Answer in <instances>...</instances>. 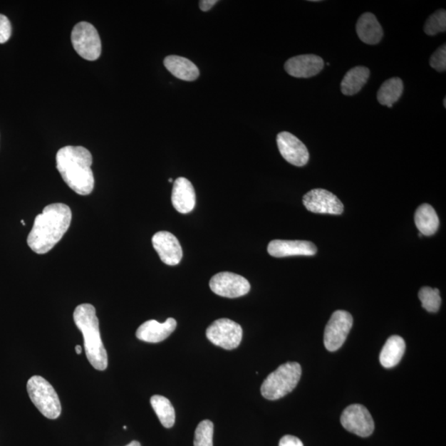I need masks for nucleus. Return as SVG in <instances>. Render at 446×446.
I'll return each instance as SVG.
<instances>
[{"instance_id":"f257e3e1","label":"nucleus","mask_w":446,"mask_h":446,"mask_svg":"<svg viewBox=\"0 0 446 446\" xmlns=\"http://www.w3.org/2000/svg\"><path fill=\"white\" fill-rule=\"evenodd\" d=\"M71 219L68 205L58 203L44 207L43 212L36 217L28 237L31 250L39 255L49 252L68 231Z\"/></svg>"},{"instance_id":"f03ea898","label":"nucleus","mask_w":446,"mask_h":446,"mask_svg":"<svg viewBox=\"0 0 446 446\" xmlns=\"http://www.w3.org/2000/svg\"><path fill=\"white\" fill-rule=\"evenodd\" d=\"M56 168L66 184L76 194L86 196L95 188L92 155L83 147L67 146L56 153Z\"/></svg>"},{"instance_id":"7ed1b4c3","label":"nucleus","mask_w":446,"mask_h":446,"mask_svg":"<svg viewBox=\"0 0 446 446\" xmlns=\"http://www.w3.org/2000/svg\"><path fill=\"white\" fill-rule=\"evenodd\" d=\"M74 321L84 336L88 361L95 369L105 370L108 367V354L101 339L100 323L95 307L90 304L78 306L74 312Z\"/></svg>"},{"instance_id":"20e7f679","label":"nucleus","mask_w":446,"mask_h":446,"mask_svg":"<svg viewBox=\"0 0 446 446\" xmlns=\"http://www.w3.org/2000/svg\"><path fill=\"white\" fill-rule=\"evenodd\" d=\"M302 375V368L297 362H288L280 365L269 375L261 385V394L268 400L286 396L298 385Z\"/></svg>"},{"instance_id":"39448f33","label":"nucleus","mask_w":446,"mask_h":446,"mask_svg":"<svg viewBox=\"0 0 446 446\" xmlns=\"http://www.w3.org/2000/svg\"><path fill=\"white\" fill-rule=\"evenodd\" d=\"M27 390L31 400L46 418H58L61 405L58 395L53 385L44 378L35 375L30 378Z\"/></svg>"},{"instance_id":"423d86ee","label":"nucleus","mask_w":446,"mask_h":446,"mask_svg":"<svg viewBox=\"0 0 446 446\" xmlns=\"http://www.w3.org/2000/svg\"><path fill=\"white\" fill-rule=\"evenodd\" d=\"M72 45L76 53L87 61L100 58L102 44L98 31L91 24H77L71 33Z\"/></svg>"},{"instance_id":"0eeeda50","label":"nucleus","mask_w":446,"mask_h":446,"mask_svg":"<svg viewBox=\"0 0 446 446\" xmlns=\"http://www.w3.org/2000/svg\"><path fill=\"white\" fill-rule=\"evenodd\" d=\"M207 338L212 344L225 350L237 348L243 336L242 326L230 319L222 318L214 321L206 331Z\"/></svg>"},{"instance_id":"6e6552de","label":"nucleus","mask_w":446,"mask_h":446,"mask_svg":"<svg viewBox=\"0 0 446 446\" xmlns=\"http://www.w3.org/2000/svg\"><path fill=\"white\" fill-rule=\"evenodd\" d=\"M353 326V318L343 310L336 311L331 315L324 331V345L326 350L336 351L345 343Z\"/></svg>"},{"instance_id":"1a4fd4ad","label":"nucleus","mask_w":446,"mask_h":446,"mask_svg":"<svg viewBox=\"0 0 446 446\" xmlns=\"http://www.w3.org/2000/svg\"><path fill=\"white\" fill-rule=\"evenodd\" d=\"M212 292L221 297L235 299L250 292L251 284L246 278L231 272H221L210 279Z\"/></svg>"},{"instance_id":"9d476101","label":"nucleus","mask_w":446,"mask_h":446,"mask_svg":"<svg viewBox=\"0 0 446 446\" xmlns=\"http://www.w3.org/2000/svg\"><path fill=\"white\" fill-rule=\"evenodd\" d=\"M341 422L346 430L361 437H370L375 430L371 414L361 404L347 407L342 413Z\"/></svg>"},{"instance_id":"9b49d317","label":"nucleus","mask_w":446,"mask_h":446,"mask_svg":"<svg viewBox=\"0 0 446 446\" xmlns=\"http://www.w3.org/2000/svg\"><path fill=\"white\" fill-rule=\"evenodd\" d=\"M304 205L315 214L340 215L344 211V205L337 197L323 189H315L304 196Z\"/></svg>"},{"instance_id":"f8f14e48","label":"nucleus","mask_w":446,"mask_h":446,"mask_svg":"<svg viewBox=\"0 0 446 446\" xmlns=\"http://www.w3.org/2000/svg\"><path fill=\"white\" fill-rule=\"evenodd\" d=\"M277 145L283 158L295 167H304L309 160L307 147L294 135L282 132L278 134Z\"/></svg>"},{"instance_id":"ddd939ff","label":"nucleus","mask_w":446,"mask_h":446,"mask_svg":"<svg viewBox=\"0 0 446 446\" xmlns=\"http://www.w3.org/2000/svg\"><path fill=\"white\" fill-rule=\"evenodd\" d=\"M152 245L160 260L168 266H176L183 257L179 240L169 232L155 233L152 237Z\"/></svg>"},{"instance_id":"4468645a","label":"nucleus","mask_w":446,"mask_h":446,"mask_svg":"<svg viewBox=\"0 0 446 446\" xmlns=\"http://www.w3.org/2000/svg\"><path fill=\"white\" fill-rule=\"evenodd\" d=\"M324 67L321 57L313 54L294 56L286 61L284 69L295 78H311L320 73Z\"/></svg>"},{"instance_id":"2eb2a0df","label":"nucleus","mask_w":446,"mask_h":446,"mask_svg":"<svg viewBox=\"0 0 446 446\" xmlns=\"http://www.w3.org/2000/svg\"><path fill=\"white\" fill-rule=\"evenodd\" d=\"M268 253L273 257L312 256L318 252L313 242L308 241L274 240L269 243Z\"/></svg>"},{"instance_id":"dca6fc26","label":"nucleus","mask_w":446,"mask_h":446,"mask_svg":"<svg viewBox=\"0 0 446 446\" xmlns=\"http://www.w3.org/2000/svg\"><path fill=\"white\" fill-rule=\"evenodd\" d=\"M177 326V321L168 318L163 323L155 320H149L139 326L136 336L138 339L149 343H159L168 338Z\"/></svg>"},{"instance_id":"f3484780","label":"nucleus","mask_w":446,"mask_h":446,"mask_svg":"<svg viewBox=\"0 0 446 446\" xmlns=\"http://www.w3.org/2000/svg\"><path fill=\"white\" fill-rule=\"evenodd\" d=\"M171 201L175 210L180 214H189L194 210L196 195L194 186L189 180L180 177L175 181Z\"/></svg>"},{"instance_id":"a211bd4d","label":"nucleus","mask_w":446,"mask_h":446,"mask_svg":"<svg viewBox=\"0 0 446 446\" xmlns=\"http://www.w3.org/2000/svg\"><path fill=\"white\" fill-rule=\"evenodd\" d=\"M358 37L368 45H376L383 38V31L375 14H362L356 24Z\"/></svg>"},{"instance_id":"6ab92c4d","label":"nucleus","mask_w":446,"mask_h":446,"mask_svg":"<svg viewBox=\"0 0 446 446\" xmlns=\"http://www.w3.org/2000/svg\"><path fill=\"white\" fill-rule=\"evenodd\" d=\"M164 66L171 74L180 80L195 81L199 76L198 67L185 57L168 56L164 60Z\"/></svg>"},{"instance_id":"aec40b11","label":"nucleus","mask_w":446,"mask_h":446,"mask_svg":"<svg viewBox=\"0 0 446 446\" xmlns=\"http://www.w3.org/2000/svg\"><path fill=\"white\" fill-rule=\"evenodd\" d=\"M405 341L399 336H392L383 346L380 356L381 365L390 369L398 365L405 352Z\"/></svg>"},{"instance_id":"412c9836","label":"nucleus","mask_w":446,"mask_h":446,"mask_svg":"<svg viewBox=\"0 0 446 446\" xmlns=\"http://www.w3.org/2000/svg\"><path fill=\"white\" fill-rule=\"evenodd\" d=\"M415 224L423 236H432L437 232L440 225L439 217L432 206L424 204L415 212Z\"/></svg>"},{"instance_id":"4be33fe9","label":"nucleus","mask_w":446,"mask_h":446,"mask_svg":"<svg viewBox=\"0 0 446 446\" xmlns=\"http://www.w3.org/2000/svg\"><path fill=\"white\" fill-rule=\"evenodd\" d=\"M370 71L367 67L356 66L351 69L341 81V89L342 93L351 96L359 93L369 80Z\"/></svg>"},{"instance_id":"5701e85b","label":"nucleus","mask_w":446,"mask_h":446,"mask_svg":"<svg viewBox=\"0 0 446 446\" xmlns=\"http://www.w3.org/2000/svg\"><path fill=\"white\" fill-rule=\"evenodd\" d=\"M403 93V82L398 77H393L391 79L383 83V85L377 93L378 101L380 105L392 108Z\"/></svg>"},{"instance_id":"b1692460","label":"nucleus","mask_w":446,"mask_h":446,"mask_svg":"<svg viewBox=\"0 0 446 446\" xmlns=\"http://www.w3.org/2000/svg\"><path fill=\"white\" fill-rule=\"evenodd\" d=\"M150 404L160 423L165 428H171L175 422V408L169 399L160 395H154L150 398Z\"/></svg>"},{"instance_id":"393cba45","label":"nucleus","mask_w":446,"mask_h":446,"mask_svg":"<svg viewBox=\"0 0 446 446\" xmlns=\"http://www.w3.org/2000/svg\"><path fill=\"white\" fill-rule=\"evenodd\" d=\"M419 299L421 300L422 307L430 313H437L442 304V299L437 289L423 287L418 294Z\"/></svg>"},{"instance_id":"a878e982","label":"nucleus","mask_w":446,"mask_h":446,"mask_svg":"<svg viewBox=\"0 0 446 446\" xmlns=\"http://www.w3.org/2000/svg\"><path fill=\"white\" fill-rule=\"evenodd\" d=\"M446 29V11L445 9L437 10L427 20L424 26L425 33L435 36L440 33H445Z\"/></svg>"},{"instance_id":"bb28decb","label":"nucleus","mask_w":446,"mask_h":446,"mask_svg":"<svg viewBox=\"0 0 446 446\" xmlns=\"http://www.w3.org/2000/svg\"><path fill=\"white\" fill-rule=\"evenodd\" d=\"M214 423L209 420L201 422L195 430V446H214Z\"/></svg>"},{"instance_id":"cd10ccee","label":"nucleus","mask_w":446,"mask_h":446,"mask_svg":"<svg viewBox=\"0 0 446 446\" xmlns=\"http://www.w3.org/2000/svg\"><path fill=\"white\" fill-rule=\"evenodd\" d=\"M430 66L439 72L445 71L446 69V46H440L435 51L430 59Z\"/></svg>"},{"instance_id":"c85d7f7f","label":"nucleus","mask_w":446,"mask_h":446,"mask_svg":"<svg viewBox=\"0 0 446 446\" xmlns=\"http://www.w3.org/2000/svg\"><path fill=\"white\" fill-rule=\"evenodd\" d=\"M12 27L9 19L0 14V44L6 43L11 37Z\"/></svg>"},{"instance_id":"c756f323","label":"nucleus","mask_w":446,"mask_h":446,"mask_svg":"<svg viewBox=\"0 0 446 446\" xmlns=\"http://www.w3.org/2000/svg\"><path fill=\"white\" fill-rule=\"evenodd\" d=\"M279 446H304V444L298 437L288 435L280 440Z\"/></svg>"},{"instance_id":"7c9ffc66","label":"nucleus","mask_w":446,"mask_h":446,"mask_svg":"<svg viewBox=\"0 0 446 446\" xmlns=\"http://www.w3.org/2000/svg\"><path fill=\"white\" fill-rule=\"evenodd\" d=\"M217 3V0H202L199 2V8L202 11H209Z\"/></svg>"},{"instance_id":"2f4dec72","label":"nucleus","mask_w":446,"mask_h":446,"mask_svg":"<svg viewBox=\"0 0 446 446\" xmlns=\"http://www.w3.org/2000/svg\"><path fill=\"white\" fill-rule=\"evenodd\" d=\"M82 347L81 346H76V352L78 355H81L82 353Z\"/></svg>"},{"instance_id":"473e14b6","label":"nucleus","mask_w":446,"mask_h":446,"mask_svg":"<svg viewBox=\"0 0 446 446\" xmlns=\"http://www.w3.org/2000/svg\"><path fill=\"white\" fill-rule=\"evenodd\" d=\"M126 446H141V444L137 442V440H133V442Z\"/></svg>"},{"instance_id":"72a5a7b5","label":"nucleus","mask_w":446,"mask_h":446,"mask_svg":"<svg viewBox=\"0 0 446 446\" xmlns=\"http://www.w3.org/2000/svg\"><path fill=\"white\" fill-rule=\"evenodd\" d=\"M444 107L445 108L446 107V98H444Z\"/></svg>"},{"instance_id":"f704fd0d","label":"nucleus","mask_w":446,"mask_h":446,"mask_svg":"<svg viewBox=\"0 0 446 446\" xmlns=\"http://www.w3.org/2000/svg\"><path fill=\"white\" fill-rule=\"evenodd\" d=\"M169 182H170V183L173 182V179L170 178V179H169Z\"/></svg>"},{"instance_id":"c9c22d12","label":"nucleus","mask_w":446,"mask_h":446,"mask_svg":"<svg viewBox=\"0 0 446 446\" xmlns=\"http://www.w3.org/2000/svg\"><path fill=\"white\" fill-rule=\"evenodd\" d=\"M21 223H22V224H23L24 226H25V222H24V220L21 221Z\"/></svg>"}]
</instances>
